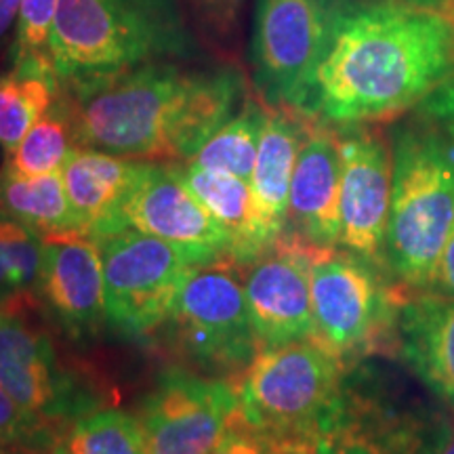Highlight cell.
I'll return each instance as SVG.
<instances>
[{
    "label": "cell",
    "mask_w": 454,
    "mask_h": 454,
    "mask_svg": "<svg viewBox=\"0 0 454 454\" xmlns=\"http://www.w3.org/2000/svg\"><path fill=\"white\" fill-rule=\"evenodd\" d=\"M452 74L454 11L345 0L303 114L334 127L391 121Z\"/></svg>",
    "instance_id": "obj_1"
},
{
    "label": "cell",
    "mask_w": 454,
    "mask_h": 454,
    "mask_svg": "<svg viewBox=\"0 0 454 454\" xmlns=\"http://www.w3.org/2000/svg\"><path fill=\"white\" fill-rule=\"evenodd\" d=\"M244 98L236 67L152 61L61 82L76 144L130 160H190Z\"/></svg>",
    "instance_id": "obj_2"
},
{
    "label": "cell",
    "mask_w": 454,
    "mask_h": 454,
    "mask_svg": "<svg viewBox=\"0 0 454 454\" xmlns=\"http://www.w3.org/2000/svg\"><path fill=\"white\" fill-rule=\"evenodd\" d=\"M394 179L385 268L408 293H423L454 227V152L446 133L425 114L389 135Z\"/></svg>",
    "instance_id": "obj_3"
},
{
    "label": "cell",
    "mask_w": 454,
    "mask_h": 454,
    "mask_svg": "<svg viewBox=\"0 0 454 454\" xmlns=\"http://www.w3.org/2000/svg\"><path fill=\"white\" fill-rule=\"evenodd\" d=\"M194 53L177 0H59L49 38L59 82Z\"/></svg>",
    "instance_id": "obj_4"
},
{
    "label": "cell",
    "mask_w": 454,
    "mask_h": 454,
    "mask_svg": "<svg viewBox=\"0 0 454 454\" xmlns=\"http://www.w3.org/2000/svg\"><path fill=\"white\" fill-rule=\"evenodd\" d=\"M383 268L337 247H311L309 284L316 339L345 364L395 354L397 316L411 293L389 286Z\"/></svg>",
    "instance_id": "obj_5"
},
{
    "label": "cell",
    "mask_w": 454,
    "mask_h": 454,
    "mask_svg": "<svg viewBox=\"0 0 454 454\" xmlns=\"http://www.w3.org/2000/svg\"><path fill=\"white\" fill-rule=\"evenodd\" d=\"M348 364L317 339L261 348L234 387L244 419L265 435L317 429L345 383Z\"/></svg>",
    "instance_id": "obj_6"
},
{
    "label": "cell",
    "mask_w": 454,
    "mask_h": 454,
    "mask_svg": "<svg viewBox=\"0 0 454 454\" xmlns=\"http://www.w3.org/2000/svg\"><path fill=\"white\" fill-rule=\"evenodd\" d=\"M104 261L106 322L127 337H145L160 328L187 276L213 265L160 238L122 230L98 236Z\"/></svg>",
    "instance_id": "obj_7"
},
{
    "label": "cell",
    "mask_w": 454,
    "mask_h": 454,
    "mask_svg": "<svg viewBox=\"0 0 454 454\" xmlns=\"http://www.w3.org/2000/svg\"><path fill=\"white\" fill-rule=\"evenodd\" d=\"M345 0H257L251 66L261 98L305 112Z\"/></svg>",
    "instance_id": "obj_8"
},
{
    "label": "cell",
    "mask_w": 454,
    "mask_h": 454,
    "mask_svg": "<svg viewBox=\"0 0 454 454\" xmlns=\"http://www.w3.org/2000/svg\"><path fill=\"white\" fill-rule=\"evenodd\" d=\"M230 265L221 261L192 271L164 325L198 366L240 374L261 348L244 286Z\"/></svg>",
    "instance_id": "obj_9"
},
{
    "label": "cell",
    "mask_w": 454,
    "mask_h": 454,
    "mask_svg": "<svg viewBox=\"0 0 454 454\" xmlns=\"http://www.w3.org/2000/svg\"><path fill=\"white\" fill-rule=\"evenodd\" d=\"M137 230L192 251L208 263H231V240L181 177L177 164L144 160L127 196L93 238Z\"/></svg>",
    "instance_id": "obj_10"
},
{
    "label": "cell",
    "mask_w": 454,
    "mask_h": 454,
    "mask_svg": "<svg viewBox=\"0 0 454 454\" xmlns=\"http://www.w3.org/2000/svg\"><path fill=\"white\" fill-rule=\"evenodd\" d=\"M452 427L440 414L349 387L317 423L320 454H440Z\"/></svg>",
    "instance_id": "obj_11"
},
{
    "label": "cell",
    "mask_w": 454,
    "mask_h": 454,
    "mask_svg": "<svg viewBox=\"0 0 454 454\" xmlns=\"http://www.w3.org/2000/svg\"><path fill=\"white\" fill-rule=\"evenodd\" d=\"M137 419L145 454H208L242 419V408L234 385L168 371Z\"/></svg>",
    "instance_id": "obj_12"
},
{
    "label": "cell",
    "mask_w": 454,
    "mask_h": 454,
    "mask_svg": "<svg viewBox=\"0 0 454 454\" xmlns=\"http://www.w3.org/2000/svg\"><path fill=\"white\" fill-rule=\"evenodd\" d=\"M337 130L340 154L339 247L385 268V231L394 179L391 141L372 124H345Z\"/></svg>",
    "instance_id": "obj_13"
},
{
    "label": "cell",
    "mask_w": 454,
    "mask_h": 454,
    "mask_svg": "<svg viewBox=\"0 0 454 454\" xmlns=\"http://www.w3.org/2000/svg\"><path fill=\"white\" fill-rule=\"evenodd\" d=\"M311 247L297 234H284L247 265L244 294L259 348H278L316 339L311 311Z\"/></svg>",
    "instance_id": "obj_14"
},
{
    "label": "cell",
    "mask_w": 454,
    "mask_h": 454,
    "mask_svg": "<svg viewBox=\"0 0 454 454\" xmlns=\"http://www.w3.org/2000/svg\"><path fill=\"white\" fill-rule=\"evenodd\" d=\"M340 154L334 124L308 116L294 162L288 225L316 247L340 244ZM286 225V227H288Z\"/></svg>",
    "instance_id": "obj_15"
},
{
    "label": "cell",
    "mask_w": 454,
    "mask_h": 454,
    "mask_svg": "<svg viewBox=\"0 0 454 454\" xmlns=\"http://www.w3.org/2000/svg\"><path fill=\"white\" fill-rule=\"evenodd\" d=\"M0 387L38 423L61 419L81 406L61 372L51 340L15 314H0Z\"/></svg>",
    "instance_id": "obj_16"
},
{
    "label": "cell",
    "mask_w": 454,
    "mask_h": 454,
    "mask_svg": "<svg viewBox=\"0 0 454 454\" xmlns=\"http://www.w3.org/2000/svg\"><path fill=\"white\" fill-rule=\"evenodd\" d=\"M41 297L74 339L90 337L106 322L104 261L93 236L44 240Z\"/></svg>",
    "instance_id": "obj_17"
},
{
    "label": "cell",
    "mask_w": 454,
    "mask_h": 454,
    "mask_svg": "<svg viewBox=\"0 0 454 454\" xmlns=\"http://www.w3.org/2000/svg\"><path fill=\"white\" fill-rule=\"evenodd\" d=\"M395 354L454 414V299L408 294L397 316Z\"/></svg>",
    "instance_id": "obj_18"
},
{
    "label": "cell",
    "mask_w": 454,
    "mask_h": 454,
    "mask_svg": "<svg viewBox=\"0 0 454 454\" xmlns=\"http://www.w3.org/2000/svg\"><path fill=\"white\" fill-rule=\"evenodd\" d=\"M305 121L308 114L265 101V122L261 130L251 187L261 227L271 247L288 225V196H291L293 170L303 139Z\"/></svg>",
    "instance_id": "obj_19"
},
{
    "label": "cell",
    "mask_w": 454,
    "mask_h": 454,
    "mask_svg": "<svg viewBox=\"0 0 454 454\" xmlns=\"http://www.w3.org/2000/svg\"><path fill=\"white\" fill-rule=\"evenodd\" d=\"M141 164L144 160L114 156L95 147H74L61 177L72 211L89 236L116 211L137 179Z\"/></svg>",
    "instance_id": "obj_20"
},
{
    "label": "cell",
    "mask_w": 454,
    "mask_h": 454,
    "mask_svg": "<svg viewBox=\"0 0 454 454\" xmlns=\"http://www.w3.org/2000/svg\"><path fill=\"white\" fill-rule=\"evenodd\" d=\"M177 168L187 187L230 236L231 263L247 268L271 248L254 207L251 181L198 168L187 162L185 167L177 164Z\"/></svg>",
    "instance_id": "obj_21"
},
{
    "label": "cell",
    "mask_w": 454,
    "mask_h": 454,
    "mask_svg": "<svg viewBox=\"0 0 454 454\" xmlns=\"http://www.w3.org/2000/svg\"><path fill=\"white\" fill-rule=\"evenodd\" d=\"M0 215L26 225L43 240L89 236L72 211L61 170L41 177L0 170Z\"/></svg>",
    "instance_id": "obj_22"
},
{
    "label": "cell",
    "mask_w": 454,
    "mask_h": 454,
    "mask_svg": "<svg viewBox=\"0 0 454 454\" xmlns=\"http://www.w3.org/2000/svg\"><path fill=\"white\" fill-rule=\"evenodd\" d=\"M59 90L49 55L15 57L13 70L0 78V145L7 154L53 107Z\"/></svg>",
    "instance_id": "obj_23"
},
{
    "label": "cell",
    "mask_w": 454,
    "mask_h": 454,
    "mask_svg": "<svg viewBox=\"0 0 454 454\" xmlns=\"http://www.w3.org/2000/svg\"><path fill=\"white\" fill-rule=\"evenodd\" d=\"M265 122V101L244 99L238 114L227 121L211 139L204 144L187 164L215 173L251 181L257 160L261 130Z\"/></svg>",
    "instance_id": "obj_24"
},
{
    "label": "cell",
    "mask_w": 454,
    "mask_h": 454,
    "mask_svg": "<svg viewBox=\"0 0 454 454\" xmlns=\"http://www.w3.org/2000/svg\"><path fill=\"white\" fill-rule=\"evenodd\" d=\"M74 147H78L76 133L59 90L53 107L27 130L20 145L9 152L4 168L24 177L59 173Z\"/></svg>",
    "instance_id": "obj_25"
},
{
    "label": "cell",
    "mask_w": 454,
    "mask_h": 454,
    "mask_svg": "<svg viewBox=\"0 0 454 454\" xmlns=\"http://www.w3.org/2000/svg\"><path fill=\"white\" fill-rule=\"evenodd\" d=\"M53 454H145L137 417L116 408L87 412L64 429Z\"/></svg>",
    "instance_id": "obj_26"
},
{
    "label": "cell",
    "mask_w": 454,
    "mask_h": 454,
    "mask_svg": "<svg viewBox=\"0 0 454 454\" xmlns=\"http://www.w3.org/2000/svg\"><path fill=\"white\" fill-rule=\"evenodd\" d=\"M0 247L13 271V278L27 303L41 297L44 268V240L26 225L0 215Z\"/></svg>",
    "instance_id": "obj_27"
},
{
    "label": "cell",
    "mask_w": 454,
    "mask_h": 454,
    "mask_svg": "<svg viewBox=\"0 0 454 454\" xmlns=\"http://www.w3.org/2000/svg\"><path fill=\"white\" fill-rule=\"evenodd\" d=\"M59 0H21L20 24L13 43V59L26 55H49V38Z\"/></svg>",
    "instance_id": "obj_28"
},
{
    "label": "cell",
    "mask_w": 454,
    "mask_h": 454,
    "mask_svg": "<svg viewBox=\"0 0 454 454\" xmlns=\"http://www.w3.org/2000/svg\"><path fill=\"white\" fill-rule=\"evenodd\" d=\"M41 425L0 387V452L30 442Z\"/></svg>",
    "instance_id": "obj_29"
},
{
    "label": "cell",
    "mask_w": 454,
    "mask_h": 454,
    "mask_svg": "<svg viewBox=\"0 0 454 454\" xmlns=\"http://www.w3.org/2000/svg\"><path fill=\"white\" fill-rule=\"evenodd\" d=\"M208 454H271V444L268 435L254 429L242 414Z\"/></svg>",
    "instance_id": "obj_30"
},
{
    "label": "cell",
    "mask_w": 454,
    "mask_h": 454,
    "mask_svg": "<svg viewBox=\"0 0 454 454\" xmlns=\"http://www.w3.org/2000/svg\"><path fill=\"white\" fill-rule=\"evenodd\" d=\"M417 110L444 130L454 152V74L444 84H440Z\"/></svg>",
    "instance_id": "obj_31"
},
{
    "label": "cell",
    "mask_w": 454,
    "mask_h": 454,
    "mask_svg": "<svg viewBox=\"0 0 454 454\" xmlns=\"http://www.w3.org/2000/svg\"><path fill=\"white\" fill-rule=\"evenodd\" d=\"M423 293L435 294V297L454 299V227L448 240L442 248L434 270H431L429 280L425 284Z\"/></svg>",
    "instance_id": "obj_32"
},
{
    "label": "cell",
    "mask_w": 454,
    "mask_h": 454,
    "mask_svg": "<svg viewBox=\"0 0 454 454\" xmlns=\"http://www.w3.org/2000/svg\"><path fill=\"white\" fill-rule=\"evenodd\" d=\"M271 454H320L317 450V429L291 431V434L268 435Z\"/></svg>",
    "instance_id": "obj_33"
},
{
    "label": "cell",
    "mask_w": 454,
    "mask_h": 454,
    "mask_svg": "<svg viewBox=\"0 0 454 454\" xmlns=\"http://www.w3.org/2000/svg\"><path fill=\"white\" fill-rule=\"evenodd\" d=\"M240 3L242 0H194L198 11L208 21V26L217 27L221 32H227L234 26Z\"/></svg>",
    "instance_id": "obj_34"
},
{
    "label": "cell",
    "mask_w": 454,
    "mask_h": 454,
    "mask_svg": "<svg viewBox=\"0 0 454 454\" xmlns=\"http://www.w3.org/2000/svg\"><path fill=\"white\" fill-rule=\"evenodd\" d=\"M26 303L27 301L24 299V294H21L20 286H17L13 271H11L7 254H4L3 247H0V309L15 314V309Z\"/></svg>",
    "instance_id": "obj_35"
},
{
    "label": "cell",
    "mask_w": 454,
    "mask_h": 454,
    "mask_svg": "<svg viewBox=\"0 0 454 454\" xmlns=\"http://www.w3.org/2000/svg\"><path fill=\"white\" fill-rule=\"evenodd\" d=\"M21 0H0V49H4L17 34V24H20Z\"/></svg>",
    "instance_id": "obj_36"
},
{
    "label": "cell",
    "mask_w": 454,
    "mask_h": 454,
    "mask_svg": "<svg viewBox=\"0 0 454 454\" xmlns=\"http://www.w3.org/2000/svg\"><path fill=\"white\" fill-rule=\"evenodd\" d=\"M397 3L412 4V7H423V9H440V11H452L454 0H397Z\"/></svg>",
    "instance_id": "obj_37"
},
{
    "label": "cell",
    "mask_w": 454,
    "mask_h": 454,
    "mask_svg": "<svg viewBox=\"0 0 454 454\" xmlns=\"http://www.w3.org/2000/svg\"><path fill=\"white\" fill-rule=\"evenodd\" d=\"M440 454H454V427H452V431H450V435H448L446 444H444V448H442V450H440Z\"/></svg>",
    "instance_id": "obj_38"
},
{
    "label": "cell",
    "mask_w": 454,
    "mask_h": 454,
    "mask_svg": "<svg viewBox=\"0 0 454 454\" xmlns=\"http://www.w3.org/2000/svg\"><path fill=\"white\" fill-rule=\"evenodd\" d=\"M452 11H454V9H452Z\"/></svg>",
    "instance_id": "obj_39"
}]
</instances>
